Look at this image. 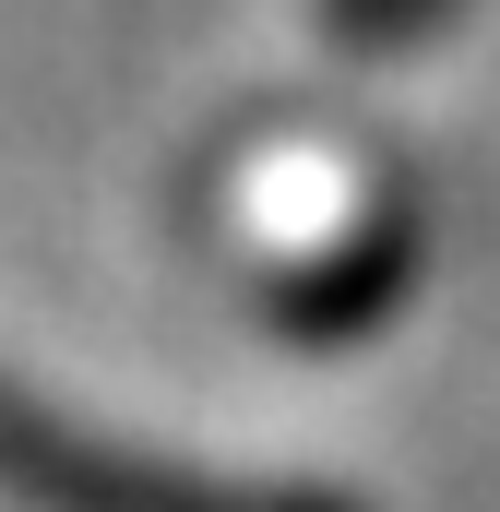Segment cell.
Here are the masks:
<instances>
[{
	"instance_id": "cell-1",
	"label": "cell",
	"mask_w": 500,
	"mask_h": 512,
	"mask_svg": "<svg viewBox=\"0 0 500 512\" xmlns=\"http://www.w3.org/2000/svg\"><path fill=\"white\" fill-rule=\"evenodd\" d=\"M0 501L12 512H358L334 489H262V477H215L179 453H131L24 382H0Z\"/></svg>"
},
{
	"instance_id": "cell-2",
	"label": "cell",
	"mask_w": 500,
	"mask_h": 512,
	"mask_svg": "<svg viewBox=\"0 0 500 512\" xmlns=\"http://www.w3.org/2000/svg\"><path fill=\"white\" fill-rule=\"evenodd\" d=\"M465 0H322V36L334 48H358V60H393V48H417V36H441Z\"/></svg>"
}]
</instances>
